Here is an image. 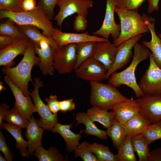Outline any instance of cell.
<instances>
[{"mask_svg":"<svg viewBox=\"0 0 161 161\" xmlns=\"http://www.w3.org/2000/svg\"><path fill=\"white\" fill-rule=\"evenodd\" d=\"M33 43L31 41L20 63L16 66H4L2 72L22 91L26 96L30 95L28 83H34L31 78V71L33 67L38 65L40 60L35 55Z\"/></svg>","mask_w":161,"mask_h":161,"instance_id":"6da1fadb","label":"cell"},{"mask_svg":"<svg viewBox=\"0 0 161 161\" xmlns=\"http://www.w3.org/2000/svg\"><path fill=\"white\" fill-rule=\"evenodd\" d=\"M133 48V57L129 65L121 72L113 73L109 77L108 83L116 87L126 85L134 91L136 97L139 98L144 94L137 83L135 71L138 64L149 57L150 52L147 48L138 42L135 44Z\"/></svg>","mask_w":161,"mask_h":161,"instance_id":"7a4b0ae2","label":"cell"},{"mask_svg":"<svg viewBox=\"0 0 161 161\" xmlns=\"http://www.w3.org/2000/svg\"><path fill=\"white\" fill-rule=\"evenodd\" d=\"M0 18H7L13 21L16 25H30L42 30L45 36L52 39L55 29L45 11L38 6L35 10L29 11L14 13L0 10Z\"/></svg>","mask_w":161,"mask_h":161,"instance_id":"3957f363","label":"cell"},{"mask_svg":"<svg viewBox=\"0 0 161 161\" xmlns=\"http://www.w3.org/2000/svg\"><path fill=\"white\" fill-rule=\"evenodd\" d=\"M115 12L119 18L121 26L118 38L113 40L116 46L133 37L149 32L145 20L137 10L120 9L115 7Z\"/></svg>","mask_w":161,"mask_h":161,"instance_id":"277c9868","label":"cell"},{"mask_svg":"<svg viewBox=\"0 0 161 161\" xmlns=\"http://www.w3.org/2000/svg\"><path fill=\"white\" fill-rule=\"evenodd\" d=\"M89 103L92 106L108 111L117 103L128 98L123 95L116 87L109 84L90 81Z\"/></svg>","mask_w":161,"mask_h":161,"instance_id":"5b68a950","label":"cell"},{"mask_svg":"<svg viewBox=\"0 0 161 161\" xmlns=\"http://www.w3.org/2000/svg\"><path fill=\"white\" fill-rule=\"evenodd\" d=\"M34 89L31 90L30 95L32 98L36 111L40 117L36 120L39 126L44 129L51 131L58 123L57 115L53 114L47 105L43 102L40 96L39 90L44 85L43 82L38 77L34 78Z\"/></svg>","mask_w":161,"mask_h":161,"instance_id":"8992f818","label":"cell"},{"mask_svg":"<svg viewBox=\"0 0 161 161\" xmlns=\"http://www.w3.org/2000/svg\"><path fill=\"white\" fill-rule=\"evenodd\" d=\"M149 64L140 80L138 86L144 95L161 94V69L156 64L150 52Z\"/></svg>","mask_w":161,"mask_h":161,"instance_id":"52a82bcc","label":"cell"},{"mask_svg":"<svg viewBox=\"0 0 161 161\" xmlns=\"http://www.w3.org/2000/svg\"><path fill=\"white\" fill-rule=\"evenodd\" d=\"M93 4L91 0H59L57 4L59 11L54 20L61 27L65 18L75 13L82 14L86 17L89 9Z\"/></svg>","mask_w":161,"mask_h":161,"instance_id":"ba28073f","label":"cell"},{"mask_svg":"<svg viewBox=\"0 0 161 161\" xmlns=\"http://www.w3.org/2000/svg\"><path fill=\"white\" fill-rule=\"evenodd\" d=\"M76 62V44H69L59 47L55 51L54 66L59 74L71 73L75 69Z\"/></svg>","mask_w":161,"mask_h":161,"instance_id":"9c48e42d","label":"cell"},{"mask_svg":"<svg viewBox=\"0 0 161 161\" xmlns=\"http://www.w3.org/2000/svg\"><path fill=\"white\" fill-rule=\"evenodd\" d=\"M75 71L76 76L79 78L97 82L106 79L108 72L103 64L92 57L83 62Z\"/></svg>","mask_w":161,"mask_h":161,"instance_id":"30bf717a","label":"cell"},{"mask_svg":"<svg viewBox=\"0 0 161 161\" xmlns=\"http://www.w3.org/2000/svg\"><path fill=\"white\" fill-rule=\"evenodd\" d=\"M115 5L114 0H106L105 14L102 24L99 29L92 32L93 35H100L107 39L111 35L113 40L118 38L121 26L120 24H117L115 21Z\"/></svg>","mask_w":161,"mask_h":161,"instance_id":"8fae6325","label":"cell"},{"mask_svg":"<svg viewBox=\"0 0 161 161\" xmlns=\"http://www.w3.org/2000/svg\"><path fill=\"white\" fill-rule=\"evenodd\" d=\"M143 34L133 37L122 42L117 46V50L114 63L108 71L106 79H108L113 73L124 66L132 55V49L135 44L142 37Z\"/></svg>","mask_w":161,"mask_h":161,"instance_id":"7c38bea8","label":"cell"},{"mask_svg":"<svg viewBox=\"0 0 161 161\" xmlns=\"http://www.w3.org/2000/svg\"><path fill=\"white\" fill-rule=\"evenodd\" d=\"M136 100L140 107V112L151 124L161 120V94L144 95Z\"/></svg>","mask_w":161,"mask_h":161,"instance_id":"4fadbf2b","label":"cell"},{"mask_svg":"<svg viewBox=\"0 0 161 161\" xmlns=\"http://www.w3.org/2000/svg\"><path fill=\"white\" fill-rule=\"evenodd\" d=\"M4 80L9 86L15 98L16 101L14 105L21 115L29 121L32 114L36 112L31 96L30 95L27 96L24 95L21 90L6 76L4 77Z\"/></svg>","mask_w":161,"mask_h":161,"instance_id":"5bb4252c","label":"cell"},{"mask_svg":"<svg viewBox=\"0 0 161 161\" xmlns=\"http://www.w3.org/2000/svg\"><path fill=\"white\" fill-rule=\"evenodd\" d=\"M52 38L59 47L69 44H76L89 41L97 42L107 40L97 35H90L88 34V32L81 33H67L62 32L56 28L54 30Z\"/></svg>","mask_w":161,"mask_h":161,"instance_id":"9a60e30c","label":"cell"},{"mask_svg":"<svg viewBox=\"0 0 161 161\" xmlns=\"http://www.w3.org/2000/svg\"><path fill=\"white\" fill-rule=\"evenodd\" d=\"M30 40H18L0 50V66L12 67L14 59L19 55L24 54Z\"/></svg>","mask_w":161,"mask_h":161,"instance_id":"2e32d148","label":"cell"},{"mask_svg":"<svg viewBox=\"0 0 161 161\" xmlns=\"http://www.w3.org/2000/svg\"><path fill=\"white\" fill-rule=\"evenodd\" d=\"M117 50V47L108 39L97 42L92 57L103 64L108 71L114 63Z\"/></svg>","mask_w":161,"mask_h":161,"instance_id":"e0dca14e","label":"cell"},{"mask_svg":"<svg viewBox=\"0 0 161 161\" xmlns=\"http://www.w3.org/2000/svg\"><path fill=\"white\" fill-rule=\"evenodd\" d=\"M112 110L115 119L123 125L140 112V109L136 100L132 97L117 103Z\"/></svg>","mask_w":161,"mask_h":161,"instance_id":"ac0fdd59","label":"cell"},{"mask_svg":"<svg viewBox=\"0 0 161 161\" xmlns=\"http://www.w3.org/2000/svg\"><path fill=\"white\" fill-rule=\"evenodd\" d=\"M142 16L145 20L151 35L149 41H143L142 44L151 51L152 56L157 65L161 69V43L155 29V19L143 13Z\"/></svg>","mask_w":161,"mask_h":161,"instance_id":"d6986e66","label":"cell"},{"mask_svg":"<svg viewBox=\"0 0 161 161\" xmlns=\"http://www.w3.org/2000/svg\"><path fill=\"white\" fill-rule=\"evenodd\" d=\"M25 136L28 142V157L33 154L36 149L42 146L44 129L40 127L32 115L26 128Z\"/></svg>","mask_w":161,"mask_h":161,"instance_id":"ffe728a7","label":"cell"},{"mask_svg":"<svg viewBox=\"0 0 161 161\" xmlns=\"http://www.w3.org/2000/svg\"><path fill=\"white\" fill-rule=\"evenodd\" d=\"M72 124L64 125L58 123L51 130L53 133L57 132L63 137L66 144V151L69 153L74 151L80 144L79 141L82 137L81 133L84 131L83 129L78 134L74 133L70 129L72 126Z\"/></svg>","mask_w":161,"mask_h":161,"instance_id":"44dd1931","label":"cell"},{"mask_svg":"<svg viewBox=\"0 0 161 161\" xmlns=\"http://www.w3.org/2000/svg\"><path fill=\"white\" fill-rule=\"evenodd\" d=\"M35 52L39 58L38 65L43 75H52L54 73V60L55 49L50 45L44 49L34 44Z\"/></svg>","mask_w":161,"mask_h":161,"instance_id":"7402d4cb","label":"cell"},{"mask_svg":"<svg viewBox=\"0 0 161 161\" xmlns=\"http://www.w3.org/2000/svg\"><path fill=\"white\" fill-rule=\"evenodd\" d=\"M151 123L140 112L123 125L126 136L139 134H145Z\"/></svg>","mask_w":161,"mask_h":161,"instance_id":"603a6c76","label":"cell"},{"mask_svg":"<svg viewBox=\"0 0 161 161\" xmlns=\"http://www.w3.org/2000/svg\"><path fill=\"white\" fill-rule=\"evenodd\" d=\"M16 26L34 44L38 47H40V41L44 40L47 41L56 51L59 49V47L54 41L44 36L40 32L39 29L36 27L30 25H16Z\"/></svg>","mask_w":161,"mask_h":161,"instance_id":"cb8c5ba5","label":"cell"},{"mask_svg":"<svg viewBox=\"0 0 161 161\" xmlns=\"http://www.w3.org/2000/svg\"><path fill=\"white\" fill-rule=\"evenodd\" d=\"M75 119L77 122L75 126L80 124H83L85 126V130L84 132L85 134L93 135L100 139L106 140L107 139L106 131L98 128L86 113H77L75 116Z\"/></svg>","mask_w":161,"mask_h":161,"instance_id":"d4e9b609","label":"cell"},{"mask_svg":"<svg viewBox=\"0 0 161 161\" xmlns=\"http://www.w3.org/2000/svg\"><path fill=\"white\" fill-rule=\"evenodd\" d=\"M86 113L93 122L99 123L107 129L115 120L113 111L109 112L97 107L92 106L89 108Z\"/></svg>","mask_w":161,"mask_h":161,"instance_id":"484cf974","label":"cell"},{"mask_svg":"<svg viewBox=\"0 0 161 161\" xmlns=\"http://www.w3.org/2000/svg\"><path fill=\"white\" fill-rule=\"evenodd\" d=\"M3 128L7 131L15 138L16 141V147L19 150L23 157H28V142L25 141L22 135L21 128L7 123H4Z\"/></svg>","mask_w":161,"mask_h":161,"instance_id":"4316f807","label":"cell"},{"mask_svg":"<svg viewBox=\"0 0 161 161\" xmlns=\"http://www.w3.org/2000/svg\"><path fill=\"white\" fill-rule=\"evenodd\" d=\"M97 42L89 41L76 44L77 62L74 70L84 61L92 57Z\"/></svg>","mask_w":161,"mask_h":161,"instance_id":"83f0119b","label":"cell"},{"mask_svg":"<svg viewBox=\"0 0 161 161\" xmlns=\"http://www.w3.org/2000/svg\"><path fill=\"white\" fill-rule=\"evenodd\" d=\"M131 140L134 150L139 157V161H147L150 149L147 139L144 134L132 136Z\"/></svg>","mask_w":161,"mask_h":161,"instance_id":"f1b7e54d","label":"cell"},{"mask_svg":"<svg viewBox=\"0 0 161 161\" xmlns=\"http://www.w3.org/2000/svg\"><path fill=\"white\" fill-rule=\"evenodd\" d=\"M33 155L39 161H63L66 160L57 148L52 146L47 150L42 146H40L36 149Z\"/></svg>","mask_w":161,"mask_h":161,"instance_id":"f546056e","label":"cell"},{"mask_svg":"<svg viewBox=\"0 0 161 161\" xmlns=\"http://www.w3.org/2000/svg\"><path fill=\"white\" fill-rule=\"evenodd\" d=\"M107 136L112 139L113 145L117 149L126 137L123 125L114 120L106 131Z\"/></svg>","mask_w":161,"mask_h":161,"instance_id":"4dcf8cb0","label":"cell"},{"mask_svg":"<svg viewBox=\"0 0 161 161\" xmlns=\"http://www.w3.org/2000/svg\"><path fill=\"white\" fill-rule=\"evenodd\" d=\"M131 137H126L117 148L116 155L118 161H136Z\"/></svg>","mask_w":161,"mask_h":161,"instance_id":"1f68e13d","label":"cell"},{"mask_svg":"<svg viewBox=\"0 0 161 161\" xmlns=\"http://www.w3.org/2000/svg\"><path fill=\"white\" fill-rule=\"evenodd\" d=\"M89 146L98 161H118L116 155L111 152L108 146L96 143H89Z\"/></svg>","mask_w":161,"mask_h":161,"instance_id":"d6a6232c","label":"cell"},{"mask_svg":"<svg viewBox=\"0 0 161 161\" xmlns=\"http://www.w3.org/2000/svg\"><path fill=\"white\" fill-rule=\"evenodd\" d=\"M14 24L13 21L9 19L1 23L0 25V35L9 36L18 40L29 39Z\"/></svg>","mask_w":161,"mask_h":161,"instance_id":"836d02e7","label":"cell"},{"mask_svg":"<svg viewBox=\"0 0 161 161\" xmlns=\"http://www.w3.org/2000/svg\"><path fill=\"white\" fill-rule=\"evenodd\" d=\"M4 120L8 123L22 128H26L29 122L19 112L15 105L11 109L8 110Z\"/></svg>","mask_w":161,"mask_h":161,"instance_id":"e575fe53","label":"cell"},{"mask_svg":"<svg viewBox=\"0 0 161 161\" xmlns=\"http://www.w3.org/2000/svg\"><path fill=\"white\" fill-rule=\"evenodd\" d=\"M89 143L84 141L75 148V157H80L84 161H98L97 158L90 149Z\"/></svg>","mask_w":161,"mask_h":161,"instance_id":"d590c367","label":"cell"},{"mask_svg":"<svg viewBox=\"0 0 161 161\" xmlns=\"http://www.w3.org/2000/svg\"><path fill=\"white\" fill-rule=\"evenodd\" d=\"M144 134L149 145L155 141L161 139V120L151 124Z\"/></svg>","mask_w":161,"mask_h":161,"instance_id":"8d00e7d4","label":"cell"},{"mask_svg":"<svg viewBox=\"0 0 161 161\" xmlns=\"http://www.w3.org/2000/svg\"><path fill=\"white\" fill-rule=\"evenodd\" d=\"M22 2L18 0H0V10L14 13L24 11L21 7Z\"/></svg>","mask_w":161,"mask_h":161,"instance_id":"74e56055","label":"cell"},{"mask_svg":"<svg viewBox=\"0 0 161 161\" xmlns=\"http://www.w3.org/2000/svg\"><path fill=\"white\" fill-rule=\"evenodd\" d=\"M115 7L120 9L137 10L146 0H114Z\"/></svg>","mask_w":161,"mask_h":161,"instance_id":"f35d334b","label":"cell"},{"mask_svg":"<svg viewBox=\"0 0 161 161\" xmlns=\"http://www.w3.org/2000/svg\"><path fill=\"white\" fill-rule=\"evenodd\" d=\"M59 0H39L38 5L41 7L51 20L54 14L55 7Z\"/></svg>","mask_w":161,"mask_h":161,"instance_id":"ab89813d","label":"cell"},{"mask_svg":"<svg viewBox=\"0 0 161 161\" xmlns=\"http://www.w3.org/2000/svg\"><path fill=\"white\" fill-rule=\"evenodd\" d=\"M0 151L7 161H12L13 159V151L7 145L4 134L0 131Z\"/></svg>","mask_w":161,"mask_h":161,"instance_id":"60d3db41","label":"cell"},{"mask_svg":"<svg viewBox=\"0 0 161 161\" xmlns=\"http://www.w3.org/2000/svg\"><path fill=\"white\" fill-rule=\"evenodd\" d=\"M86 16L82 14H77L75 17L73 27L75 31L77 32L85 31L87 27Z\"/></svg>","mask_w":161,"mask_h":161,"instance_id":"b9f144b4","label":"cell"},{"mask_svg":"<svg viewBox=\"0 0 161 161\" xmlns=\"http://www.w3.org/2000/svg\"><path fill=\"white\" fill-rule=\"evenodd\" d=\"M47 106L51 112L54 115H57V113L60 110L59 101L56 95H50L49 97L45 98Z\"/></svg>","mask_w":161,"mask_h":161,"instance_id":"7bdbcfd3","label":"cell"},{"mask_svg":"<svg viewBox=\"0 0 161 161\" xmlns=\"http://www.w3.org/2000/svg\"><path fill=\"white\" fill-rule=\"evenodd\" d=\"M59 103L60 110L63 113L68 111L71 112L75 109V103L73 98L59 101Z\"/></svg>","mask_w":161,"mask_h":161,"instance_id":"ee69618b","label":"cell"},{"mask_svg":"<svg viewBox=\"0 0 161 161\" xmlns=\"http://www.w3.org/2000/svg\"><path fill=\"white\" fill-rule=\"evenodd\" d=\"M35 0H23L21 7L24 11H29L35 9L38 7Z\"/></svg>","mask_w":161,"mask_h":161,"instance_id":"f6af8a7d","label":"cell"},{"mask_svg":"<svg viewBox=\"0 0 161 161\" xmlns=\"http://www.w3.org/2000/svg\"><path fill=\"white\" fill-rule=\"evenodd\" d=\"M18 40L9 36L0 35V49L9 45Z\"/></svg>","mask_w":161,"mask_h":161,"instance_id":"bcb514c9","label":"cell"},{"mask_svg":"<svg viewBox=\"0 0 161 161\" xmlns=\"http://www.w3.org/2000/svg\"><path fill=\"white\" fill-rule=\"evenodd\" d=\"M147 161H161V147L150 151Z\"/></svg>","mask_w":161,"mask_h":161,"instance_id":"7dc6e473","label":"cell"},{"mask_svg":"<svg viewBox=\"0 0 161 161\" xmlns=\"http://www.w3.org/2000/svg\"><path fill=\"white\" fill-rule=\"evenodd\" d=\"M9 106L6 103H4L0 106V129L3 128V121L5 117L9 110Z\"/></svg>","mask_w":161,"mask_h":161,"instance_id":"c3c4849f","label":"cell"},{"mask_svg":"<svg viewBox=\"0 0 161 161\" xmlns=\"http://www.w3.org/2000/svg\"><path fill=\"white\" fill-rule=\"evenodd\" d=\"M159 1L160 0H148L147 12L148 14L158 10Z\"/></svg>","mask_w":161,"mask_h":161,"instance_id":"681fc988","label":"cell"},{"mask_svg":"<svg viewBox=\"0 0 161 161\" xmlns=\"http://www.w3.org/2000/svg\"><path fill=\"white\" fill-rule=\"evenodd\" d=\"M49 44V43L47 41L41 40L39 42L40 48L42 49H45L47 47Z\"/></svg>","mask_w":161,"mask_h":161,"instance_id":"f907efd6","label":"cell"},{"mask_svg":"<svg viewBox=\"0 0 161 161\" xmlns=\"http://www.w3.org/2000/svg\"><path fill=\"white\" fill-rule=\"evenodd\" d=\"M6 88L3 86L2 82H0V91H1L3 90H5Z\"/></svg>","mask_w":161,"mask_h":161,"instance_id":"816d5d0a","label":"cell"},{"mask_svg":"<svg viewBox=\"0 0 161 161\" xmlns=\"http://www.w3.org/2000/svg\"><path fill=\"white\" fill-rule=\"evenodd\" d=\"M0 161H7L5 157H4L2 154L0 153Z\"/></svg>","mask_w":161,"mask_h":161,"instance_id":"f5cc1de1","label":"cell"},{"mask_svg":"<svg viewBox=\"0 0 161 161\" xmlns=\"http://www.w3.org/2000/svg\"><path fill=\"white\" fill-rule=\"evenodd\" d=\"M160 38V42L161 43V33H159L157 35Z\"/></svg>","mask_w":161,"mask_h":161,"instance_id":"db71d44e","label":"cell"},{"mask_svg":"<svg viewBox=\"0 0 161 161\" xmlns=\"http://www.w3.org/2000/svg\"><path fill=\"white\" fill-rule=\"evenodd\" d=\"M18 0L22 1L23 0Z\"/></svg>","mask_w":161,"mask_h":161,"instance_id":"11a10c76","label":"cell"},{"mask_svg":"<svg viewBox=\"0 0 161 161\" xmlns=\"http://www.w3.org/2000/svg\"></svg>","mask_w":161,"mask_h":161,"instance_id":"9f6ffc18","label":"cell"}]
</instances>
